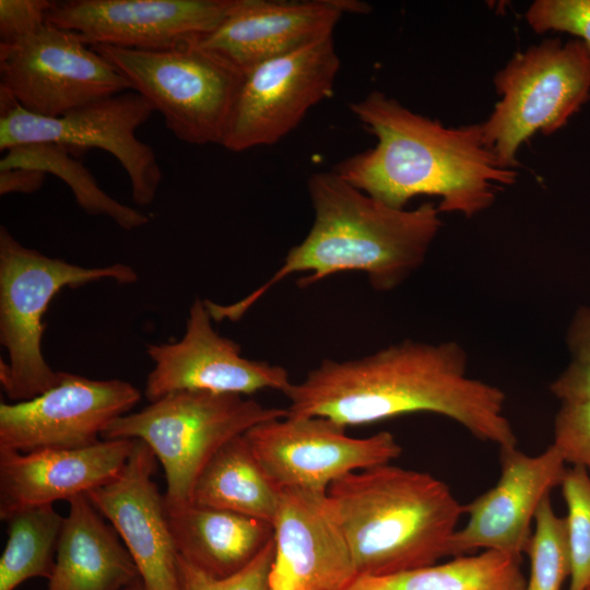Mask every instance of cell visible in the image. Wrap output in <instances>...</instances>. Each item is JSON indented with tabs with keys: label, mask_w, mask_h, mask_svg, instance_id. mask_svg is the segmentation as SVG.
Here are the masks:
<instances>
[{
	"label": "cell",
	"mask_w": 590,
	"mask_h": 590,
	"mask_svg": "<svg viewBox=\"0 0 590 590\" xmlns=\"http://www.w3.org/2000/svg\"><path fill=\"white\" fill-rule=\"evenodd\" d=\"M284 394L288 416H322L347 427L426 412L499 449L517 447L505 392L469 376L468 354L456 341L405 339L361 358L323 359Z\"/></svg>",
	"instance_id": "1"
},
{
	"label": "cell",
	"mask_w": 590,
	"mask_h": 590,
	"mask_svg": "<svg viewBox=\"0 0 590 590\" xmlns=\"http://www.w3.org/2000/svg\"><path fill=\"white\" fill-rule=\"evenodd\" d=\"M350 110L377 138L374 148L333 167L339 176L394 209L418 194L439 197L440 213L473 217L516 182L486 145L481 123L446 127L396 98L371 91Z\"/></svg>",
	"instance_id": "2"
},
{
	"label": "cell",
	"mask_w": 590,
	"mask_h": 590,
	"mask_svg": "<svg viewBox=\"0 0 590 590\" xmlns=\"http://www.w3.org/2000/svg\"><path fill=\"white\" fill-rule=\"evenodd\" d=\"M314 222L306 237L292 247L271 278L240 300L220 305L206 300L213 320L237 321L267 292L296 273L302 288L339 272L359 271L370 286L389 292L425 261L442 221L433 202L391 208L344 180L335 172L314 173L307 186Z\"/></svg>",
	"instance_id": "3"
},
{
	"label": "cell",
	"mask_w": 590,
	"mask_h": 590,
	"mask_svg": "<svg viewBox=\"0 0 590 590\" xmlns=\"http://www.w3.org/2000/svg\"><path fill=\"white\" fill-rule=\"evenodd\" d=\"M327 497L357 577L392 575L450 556L464 514L445 482L391 463L344 475L328 487Z\"/></svg>",
	"instance_id": "4"
},
{
	"label": "cell",
	"mask_w": 590,
	"mask_h": 590,
	"mask_svg": "<svg viewBox=\"0 0 590 590\" xmlns=\"http://www.w3.org/2000/svg\"><path fill=\"white\" fill-rule=\"evenodd\" d=\"M101 280L131 284L138 274L125 263L87 268L45 256L1 225L0 342L9 361L0 362V384L11 401L31 400L60 381L62 371L51 369L42 351L44 315L62 288Z\"/></svg>",
	"instance_id": "5"
},
{
	"label": "cell",
	"mask_w": 590,
	"mask_h": 590,
	"mask_svg": "<svg viewBox=\"0 0 590 590\" xmlns=\"http://www.w3.org/2000/svg\"><path fill=\"white\" fill-rule=\"evenodd\" d=\"M287 414L286 408L264 406L246 396L177 391L117 417L102 438L148 444L165 472V504L184 505L191 503L198 476L226 442Z\"/></svg>",
	"instance_id": "6"
},
{
	"label": "cell",
	"mask_w": 590,
	"mask_h": 590,
	"mask_svg": "<svg viewBox=\"0 0 590 590\" xmlns=\"http://www.w3.org/2000/svg\"><path fill=\"white\" fill-rule=\"evenodd\" d=\"M192 145H222L245 73L196 38L168 49L92 46Z\"/></svg>",
	"instance_id": "7"
},
{
	"label": "cell",
	"mask_w": 590,
	"mask_h": 590,
	"mask_svg": "<svg viewBox=\"0 0 590 590\" xmlns=\"http://www.w3.org/2000/svg\"><path fill=\"white\" fill-rule=\"evenodd\" d=\"M493 83L499 101L483 137L499 165L516 170L524 142L558 131L590 99V57L576 38L545 39L517 52Z\"/></svg>",
	"instance_id": "8"
},
{
	"label": "cell",
	"mask_w": 590,
	"mask_h": 590,
	"mask_svg": "<svg viewBox=\"0 0 590 590\" xmlns=\"http://www.w3.org/2000/svg\"><path fill=\"white\" fill-rule=\"evenodd\" d=\"M153 111L145 97L130 90L50 118L26 111L0 92V150L39 142L60 144L72 155L91 148L105 150L128 174L133 202L145 206L155 199L162 170L153 149L135 130Z\"/></svg>",
	"instance_id": "9"
},
{
	"label": "cell",
	"mask_w": 590,
	"mask_h": 590,
	"mask_svg": "<svg viewBox=\"0 0 590 590\" xmlns=\"http://www.w3.org/2000/svg\"><path fill=\"white\" fill-rule=\"evenodd\" d=\"M131 86L79 34L46 23L0 43V92L28 113L60 117Z\"/></svg>",
	"instance_id": "10"
},
{
	"label": "cell",
	"mask_w": 590,
	"mask_h": 590,
	"mask_svg": "<svg viewBox=\"0 0 590 590\" xmlns=\"http://www.w3.org/2000/svg\"><path fill=\"white\" fill-rule=\"evenodd\" d=\"M340 64L331 35L251 69L245 74L222 146L243 152L279 142L331 94Z\"/></svg>",
	"instance_id": "11"
},
{
	"label": "cell",
	"mask_w": 590,
	"mask_h": 590,
	"mask_svg": "<svg viewBox=\"0 0 590 590\" xmlns=\"http://www.w3.org/2000/svg\"><path fill=\"white\" fill-rule=\"evenodd\" d=\"M346 427L322 416H285L248 432L256 458L280 488L327 493L344 475L391 463L402 448L390 432L351 437Z\"/></svg>",
	"instance_id": "12"
},
{
	"label": "cell",
	"mask_w": 590,
	"mask_h": 590,
	"mask_svg": "<svg viewBox=\"0 0 590 590\" xmlns=\"http://www.w3.org/2000/svg\"><path fill=\"white\" fill-rule=\"evenodd\" d=\"M141 399L132 384L62 371L48 391L26 401L0 403V449L31 452L97 444L104 429Z\"/></svg>",
	"instance_id": "13"
},
{
	"label": "cell",
	"mask_w": 590,
	"mask_h": 590,
	"mask_svg": "<svg viewBox=\"0 0 590 590\" xmlns=\"http://www.w3.org/2000/svg\"><path fill=\"white\" fill-rule=\"evenodd\" d=\"M212 320L205 300L197 297L179 341L146 346L154 363L144 388L150 402L187 390L247 397L266 389L283 393L288 389L292 381L284 367L244 357L240 345L220 335Z\"/></svg>",
	"instance_id": "14"
},
{
	"label": "cell",
	"mask_w": 590,
	"mask_h": 590,
	"mask_svg": "<svg viewBox=\"0 0 590 590\" xmlns=\"http://www.w3.org/2000/svg\"><path fill=\"white\" fill-rule=\"evenodd\" d=\"M238 0L55 1L46 22L90 46L168 49L216 28Z\"/></svg>",
	"instance_id": "15"
},
{
	"label": "cell",
	"mask_w": 590,
	"mask_h": 590,
	"mask_svg": "<svg viewBox=\"0 0 590 590\" xmlns=\"http://www.w3.org/2000/svg\"><path fill=\"white\" fill-rule=\"evenodd\" d=\"M499 457L497 483L463 506L468 520L451 538L450 556L493 550L521 557L541 503L560 486L567 470L553 445L536 456L517 447L503 448Z\"/></svg>",
	"instance_id": "16"
},
{
	"label": "cell",
	"mask_w": 590,
	"mask_h": 590,
	"mask_svg": "<svg viewBox=\"0 0 590 590\" xmlns=\"http://www.w3.org/2000/svg\"><path fill=\"white\" fill-rule=\"evenodd\" d=\"M268 590H345L357 577L327 493L281 488Z\"/></svg>",
	"instance_id": "17"
},
{
	"label": "cell",
	"mask_w": 590,
	"mask_h": 590,
	"mask_svg": "<svg viewBox=\"0 0 590 590\" xmlns=\"http://www.w3.org/2000/svg\"><path fill=\"white\" fill-rule=\"evenodd\" d=\"M357 0H238L212 32L196 40L245 74L258 64L332 35L344 13H367Z\"/></svg>",
	"instance_id": "18"
},
{
	"label": "cell",
	"mask_w": 590,
	"mask_h": 590,
	"mask_svg": "<svg viewBox=\"0 0 590 590\" xmlns=\"http://www.w3.org/2000/svg\"><path fill=\"white\" fill-rule=\"evenodd\" d=\"M156 456L135 439L122 471L85 495L114 527L134 560L146 590H180L178 553L168 527L164 497L153 474Z\"/></svg>",
	"instance_id": "19"
},
{
	"label": "cell",
	"mask_w": 590,
	"mask_h": 590,
	"mask_svg": "<svg viewBox=\"0 0 590 590\" xmlns=\"http://www.w3.org/2000/svg\"><path fill=\"white\" fill-rule=\"evenodd\" d=\"M135 439H107L78 449L31 452L0 449V518L56 500H70L113 481Z\"/></svg>",
	"instance_id": "20"
},
{
	"label": "cell",
	"mask_w": 590,
	"mask_h": 590,
	"mask_svg": "<svg viewBox=\"0 0 590 590\" xmlns=\"http://www.w3.org/2000/svg\"><path fill=\"white\" fill-rule=\"evenodd\" d=\"M69 505L47 590H122L138 579L129 551L87 496Z\"/></svg>",
	"instance_id": "21"
},
{
	"label": "cell",
	"mask_w": 590,
	"mask_h": 590,
	"mask_svg": "<svg viewBox=\"0 0 590 590\" xmlns=\"http://www.w3.org/2000/svg\"><path fill=\"white\" fill-rule=\"evenodd\" d=\"M164 506L178 555L215 578L243 570L273 539L272 524L257 518L193 503Z\"/></svg>",
	"instance_id": "22"
},
{
	"label": "cell",
	"mask_w": 590,
	"mask_h": 590,
	"mask_svg": "<svg viewBox=\"0 0 590 590\" xmlns=\"http://www.w3.org/2000/svg\"><path fill=\"white\" fill-rule=\"evenodd\" d=\"M281 488L256 458L245 434L226 442L198 476L191 503L272 524Z\"/></svg>",
	"instance_id": "23"
},
{
	"label": "cell",
	"mask_w": 590,
	"mask_h": 590,
	"mask_svg": "<svg viewBox=\"0 0 590 590\" xmlns=\"http://www.w3.org/2000/svg\"><path fill=\"white\" fill-rule=\"evenodd\" d=\"M521 557L485 550L392 575L359 576L345 590H524Z\"/></svg>",
	"instance_id": "24"
},
{
	"label": "cell",
	"mask_w": 590,
	"mask_h": 590,
	"mask_svg": "<svg viewBox=\"0 0 590 590\" xmlns=\"http://www.w3.org/2000/svg\"><path fill=\"white\" fill-rule=\"evenodd\" d=\"M5 152L0 169L27 168L59 177L70 187L79 206L90 215L109 217L126 231L141 227L150 221L146 214L118 202L102 190L88 169L60 144L28 143Z\"/></svg>",
	"instance_id": "25"
},
{
	"label": "cell",
	"mask_w": 590,
	"mask_h": 590,
	"mask_svg": "<svg viewBox=\"0 0 590 590\" xmlns=\"http://www.w3.org/2000/svg\"><path fill=\"white\" fill-rule=\"evenodd\" d=\"M0 557V590H14L27 579L47 580L54 571L64 517L52 505L21 510L9 520Z\"/></svg>",
	"instance_id": "26"
},
{
	"label": "cell",
	"mask_w": 590,
	"mask_h": 590,
	"mask_svg": "<svg viewBox=\"0 0 590 590\" xmlns=\"http://www.w3.org/2000/svg\"><path fill=\"white\" fill-rule=\"evenodd\" d=\"M530 570L524 590H562L569 579L570 562L564 517H558L547 496L540 505L526 552Z\"/></svg>",
	"instance_id": "27"
},
{
	"label": "cell",
	"mask_w": 590,
	"mask_h": 590,
	"mask_svg": "<svg viewBox=\"0 0 590 590\" xmlns=\"http://www.w3.org/2000/svg\"><path fill=\"white\" fill-rule=\"evenodd\" d=\"M560 488L570 562L567 590H583L590 581V474L580 467L567 468Z\"/></svg>",
	"instance_id": "28"
},
{
	"label": "cell",
	"mask_w": 590,
	"mask_h": 590,
	"mask_svg": "<svg viewBox=\"0 0 590 590\" xmlns=\"http://www.w3.org/2000/svg\"><path fill=\"white\" fill-rule=\"evenodd\" d=\"M569 363L550 385L551 393L560 401L590 400V306H579L565 335Z\"/></svg>",
	"instance_id": "29"
},
{
	"label": "cell",
	"mask_w": 590,
	"mask_h": 590,
	"mask_svg": "<svg viewBox=\"0 0 590 590\" xmlns=\"http://www.w3.org/2000/svg\"><path fill=\"white\" fill-rule=\"evenodd\" d=\"M273 555L272 539L247 567L226 578L212 577L178 555L180 590H268Z\"/></svg>",
	"instance_id": "30"
},
{
	"label": "cell",
	"mask_w": 590,
	"mask_h": 590,
	"mask_svg": "<svg viewBox=\"0 0 590 590\" xmlns=\"http://www.w3.org/2000/svg\"><path fill=\"white\" fill-rule=\"evenodd\" d=\"M526 20L538 34L554 31L575 36L590 57V0H536Z\"/></svg>",
	"instance_id": "31"
},
{
	"label": "cell",
	"mask_w": 590,
	"mask_h": 590,
	"mask_svg": "<svg viewBox=\"0 0 590 590\" xmlns=\"http://www.w3.org/2000/svg\"><path fill=\"white\" fill-rule=\"evenodd\" d=\"M552 445L566 464L580 467L590 474V400L560 403Z\"/></svg>",
	"instance_id": "32"
},
{
	"label": "cell",
	"mask_w": 590,
	"mask_h": 590,
	"mask_svg": "<svg viewBox=\"0 0 590 590\" xmlns=\"http://www.w3.org/2000/svg\"><path fill=\"white\" fill-rule=\"evenodd\" d=\"M54 3L49 0H0V43H13L43 27Z\"/></svg>",
	"instance_id": "33"
},
{
	"label": "cell",
	"mask_w": 590,
	"mask_h": 590,
	"mask_svg": "<svg viewBox=\"0 0 590 590\" xmlns=\"http://www.w3.org/2000/svg\"><path fill=\"white\" fill-rule=\"evenodd\" d=\"M45 177V173L34 169H0V194L35 192L42 188Z\"/></svg>",
	"instance_id": "34"
},
{
	"label": "cell",
	"mask_w": 590,
	"mask_h": 590,
	"mask_svg": "<svg viewBox=\"0 0 590 590\" xmlns=\"http://www.w3.org/2000/svg\"><path fill=\"white\" fill-rule=\"evenodd\" d=\"M122 590H146V589L141 577H139L133 582L125 587Z\"/></svg>",
	"instance_id": "35"
},
{
	"label": "cell",
	"mask_w": 590,
	"mask_h": 590,
	"mask_svg": "<svg viewBox=\"0 0 590 590\" xmlns=\"http://www.w3.org/2000/svg\"><path fill=\"white\" fill-rule=\"evenodd\" d=\"M583 590H590V581L588 582V585L586 586Z\"/></svg>",
	"instance_id": "36"
}]
</instances>
